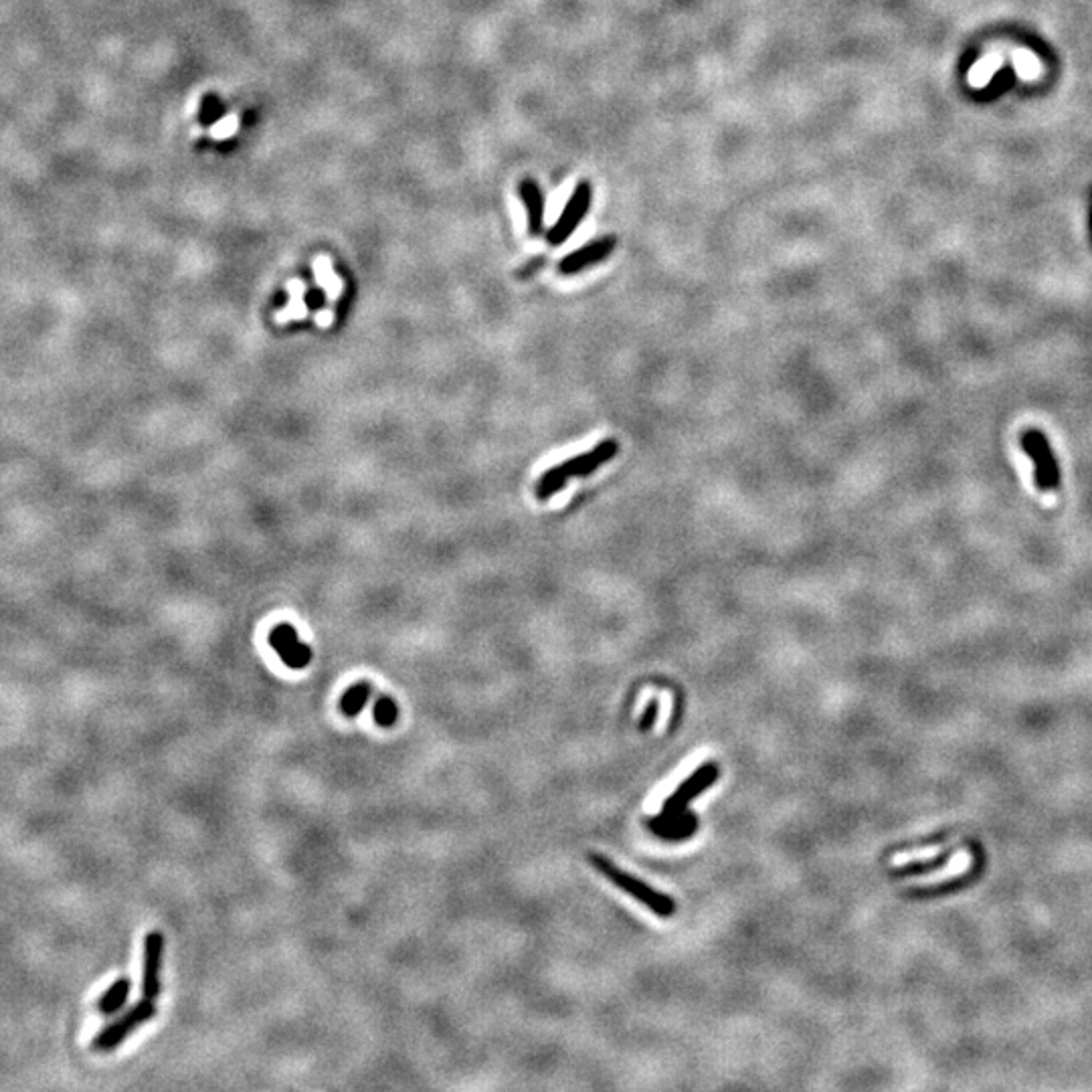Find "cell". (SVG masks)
<instances>
[{
  "mask_svg": "<svg viewBox=\"0 0 1092 1092\" xmlns=\"http://www.w3.org/2000/svg\"><path fill=\"white\" fill-rule=\"evenodd\" d=\"M268 641H269V646L276 649L279 660H282L290 670H304L310 666L312 649L310 646H306V643L300 640L298 632L290 626V623H279V626L273 627L269 632Z\"/></svg>",
  "mask_w": 1092,
  "mask_h": 1092,
  "instance_id": "6",
  "label": "cell"
},
{
  "mask_svg": "<svg viewBox=\"0 0 1092 1092\" xmlns=\"http://www.w3.org/2000/svg\"><path fill=\"white\" fill-rule=\"evenodd\" d=\"M370 694H373V684L370 682L362 680L353 684L340 698V712L345 714L346 718H356L367 709Z\"/></svg>",
  "mask_w": 1092,
  "mask_h": 1092,
  "instance_id": "12",
  "label": "cell"
},
{
  "mask_svg": "<svg viewBox=\"0 0 1092 1092\" xmlns=\"http://www.w3.org/2000/svg\"><path fill=\"white\" fill-rule=\"evenodd\" d=\"M949 846L951 842H943L937 846H921V848H914V850H900L892 860V868L933 862V860H937L941 853L949 850Z\"/></svg>",
  "mask_w": 1092,
  "mask_h": 1092,
  "instance_id": "13",
  "label": "cell"
},
{
  "mask_svg": "<svg viewBox=\"0 0 1092 1092\" xmlns=\"http://www.w3.org/2000/svg\"><path fill=\"white\" fill-rule=\"evenodd\" d=\"M132 991V982L128 977H120L116 979L114 983H111L106 993L97 1001V1012L102 1013V1016H114L120 1010H124L125 1004H128Z\"/></svg>",
  "mask_w": 1092,
  "mask_h": 1092,
  "instance_id": "11",
  "label": "cell"
},
{
  "mask_svg": "<svg viewBox=\"0 0 1092 1092\" xmlns=\"http://www.w3.org/2000/svg\"><path fill=\"white\" fill-rule=\"evenodd\" d=\"M971 866H973V853L969 850L961 848V850H957L953 856L943 864V868H939V870L925 872V874H921V876L908 878L906 882H908V886H913V888L941 886V884H947V882L951 880L965 876V874L971 870Z\"/></svg>",
  "mask_w": 1092,
  "mask_h": 1092,
  "instance_id": "9",
  "label": "cell"
},
{
  "mask_svg": "<svg viewBox=\"0 0 1092 1092\" xmlns=\"http://www.w3.org/2000/svg\"><path fill=\"white\" fill-rule=\"evenodd\" d=\"M544 263H546V257H535V259H532V262L522 265V269L518 271V277H522V279L524 277H532L538 269L542 268Z\"/></svg>",
  "mask_w": 1092,
  "mask_h": 1092,
  "instance_id": "18",
  "label": "cell"
},
{
  "mask_svg": "<svg viewBox=\"0 0 1092 1092\" xmlns=\"http://www.w3.org/2000/svg\"><path fill=\"white\" fill-rule=\"evenodd\" d=\"M696 828H698V819H696V815H692L688 822L682 823V825H674V828H662V825H652V828H649V830H652L657 838L666 839V842H680V839L692 838V834H694Z\"/></svg>",
  "mask_w": 1092,
  "mask_h": 1092,
  "instance_id": "15",
  "label": "cell"
},
{
  "mask_svg": "<svg viewBox=\"0 0 1092 1092\" xmlns=\"http://www.w3.org/2000/svg\"><path fill=\"white\" fill-rule=\"evenodd\" d=\"M156 1001L144 997L142 1001H138L136 1005H132L128 1012H124L116 1021H111L108 1028H103V1030L95 1035L94 1042H91V1046H94L97 1052H111V1050H116L124 1040H128L140 1026L148 1024L150 1020L156 1018Z\"/></svg>",
  "mask_w": 1092,
  "mask_h": 1092,
  "instance_id": "4",
  "label": "cell"
},
{
  "mask_svg": "<svg viewBox=\"0 0 1092 1092\" xmlns=\"http://www.w3.org/2000/svg\"><path fill=\"white\" fill-rule=\"evenodd\" d=\"M591 202H593L591 182L580 180L575 186V191H573L569 202L565 205L561 216H558V221L550 227L549 233H546V241H549L552 247H557V245H563L566 239H569V237L579 229L580 223H583L587 213H589Z\"/></svg>",
  "mask_w": 1092,
  "mask_h": 1092,
  "instance_id": "5",
  "label": "cell"
},
{
  "mask_svg": "<svg viewBox=\"0 0 1092 1092\" xmlns=\"http://www.w3.org/2000/svg\"><path fill=\"white\" fill-rule=\"evenodd\" d=\"M373 718L381 728H393L398 720V704L391 696H379L373 706Z\"/></svg>",
  "mask_w": 1092,
  "mask_h": 1092,
  "instance_id": "14",
  "label": "cell"
},
{
  "mask_svg": "<svg viewBox=\"0 0 1092 1092\" xmlns=\"http://www.w3.org/2000/svg\"><path fill=\"white\" fill-rule=\"evenodd\" d=\"M589 862L595 870H599L605 878L611 880L615 886L621 888V891H626L627 894H632L635 900H640L641 905H646L649 910H654V913L657 916H662V919H668V916L676 913V902L671 900L668 894L657 892L656 888L648 886L646 882L629 876L627 872L619 870L611 860L599 856V853H591Z\"/></svg>",
  "mask_w": 1092,
  "mask_h": 1092,
  "instance_id": "2",
  "label": "cell"
},
{
  "mask_svg": "<svg viewBox=\"0 0 1092 1092\" xmlns=\"http://www.w3.org/2000/svg\"><path fill=\"white\" fill-rule=\"evenodd\" d=\"M615 247H618V237H599V239L587 243L583 247H579L577 251L563 257L561 263H558V271H561L563 276H577V273L589 269L593 265L605 262L607 257H611Z\"/></svg>",
  "mask_w": 1092,
  "mask_h": 1092,
  "instance_id": "7",
  "label": "cell"
},
{
  "mask_svg": "<svg viewBox=\"0 0 1092 1092\" xmlns=\"http://www.w3.org/2000/svg\"><path fill=\"white\" fill-rule=\"evenodd\" d=\"M522 205L527 209L528 216V233L538 237L544 233V194L535 178H524L518 186Z\"/></svg>",
  "mask_w": 1092,
  "mask_h": 1092,
  "instance_id": "10",
  "label": "cell"
},
{
  "mask_svg": "<svg viewBox=\"0 0 1092 1092\" xmlns=\"http://www.w3.org/2000/svg\"><path fill=\"white\" fill-rule=\"evenodd\" d=\"M223 116H225V106H223L219 97L215 94H207L202 97L199 111V120L202 125H213L215 122H219Z\"/></svg>",
  "mask_w": 1092,
  "mask_h": 1092,
  "instance_id": "16",
  "label": "cell"
},
{
  "mask_svg": "<svg viewBox=\"0 0 1092 1092\" xmlns=\"http://www.w3.org/2000/svg\"><path fill=\"white\" fill-rule=\"evenodd\" d=\"M717 779H718L717 762L709 761V762H704V765H700L696 771L692 773L688 779H684L680 783V787H678L674 793L664 801L662 814L657 817H648V825H666L671 822V819L684 815L686 808H688V805L694 801L700 793H704V791L709 789Z\"/></svg>",
  "mask_w": 1092,
  "mask_h": 1092,
  "instance_id": "3",
  "label": "cell"
},
{
  "mask_svg": "<svg viewBox=\"0 0 1092 1092\" xmlns=\"http://www.w3.org/2000/svg\"><path fill=\"white\" fill-rule=\"evenodd\" d=\"M618 451H619L618 441L603 439L597 447H593L591 451L575 455V458L566 459L565 464L550 467V470H546L536 482V498L538 500L552 498V496H555L557 492H561V489L566 486V482L573 478H587V475L595 474L599 467L607 466L609 461L618 455Z\"/></svg>",
  "mask_w": 1092,
  "mask_h": 1092,
  "instance_id": "1",
  "label": "cell"
},
{
  "mask_svg": "<svg viewBox=\"0 0 1092 1092\" xmlns=\"http://www.w3.org/2000/svg\"><path fill=\"white\" fill-rule=\"evenodd\" d=\"M657 710H660V702H657V700H652V702L648 704L646 712H643V717H641V723H640L641 731H649V728L654 726L656 718H657Z\"/></svg>",
  "mask_w": 1092,
  "mask_h": 1092,
  "instance_id": "17",
  "label": "cell"
},
{
  "mask_svg": "<svg viewBox=\"0 0 1092 1092\" xmlns=\"http://www.w3.org/2000/svg\"><path fill=\"white\" fill-rule=\"evenodd\" d=\"M164 935L160 930H150L144 939V967H142V996L156 1001L163 991V957H164Z\"/></svg>",
  "mask_w": 1092,
  "mask_h": 1092,
  "instance_id": "8",
  "label": "cell"
}]
</instances>
